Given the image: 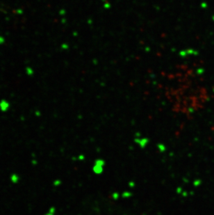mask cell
Returning <instances> with one entry per match:
<instances>
[{"mask_svg": "<svg viewBox=\"0 0 214 215\" xmlns=\"http://www.w3.org/2000/svg\"><path fill=\"white\" fill-rule=\"evenodd\" d=\"M135 142L137 143L138 145H139V146L142 148H144L147 144L149 143V140L147 138H138L136 137L135 139Z\"/></svg>", "mask_w": 214, "mask_h": 215, "instance_id": "cell-1", "label": "cell"}, {"mask_svg": "<svg viewBox=\"0 0 214 215\" xmlns=\"http://www.w3.org/2000/svg\"><path fill=\"white\" fill-rule=\"evenodd\" d=\"M104 167L103 166H100V165H97V164H94V166H93V172L95 173V174H101L104 170Z\"/></svg>", "mask_w": 214, "mask_h": 215, "instance_id": "cell-2", "label": "cell"}, {"mask_svg": "<svg viewBox=\"0 0 214 215\" xmlns=\"http://www.w3.org/2000/svg\"><path fill=\"white\" fill-rule=\"evenodd\" d=\"M0 109L2 111H6L9 109V104L6 102H1L0 104Z\"/></svg>", "mask_w": 214, "mask_h": 215, "instance_id": "cell-3", "label": "cell"}, {"mask_svg": "<svg viewBox=\"0 0 214 215\" xmlns=\"http://www.w3.org/2000/svg\"><path fill=\"white\" fill-rule=\"evenodd\" d=\"M19 180V178L18 175L16 174H13L11 176H10V180L13 183H17Z\"/></svg>", "mask_w": 214, "mask_h": 215, "instance_id": "cell-4", "label": "cell"}, {"mask_svg": "<svg viewBox=\"0 0 214 215\" xmlns=\"http://www.w3.org/2000/svg\"><path fill=\"white\" fill-rule=\"evenodd\" d=\"M157 147H158V150H159L160 152H163L166 151V148L165 145H163V143H159V144H158Z\"/></svg>", "mask_w": 214, "mask_h": 215, "instance_id": "cell-5", "label": "cell"}, {"mask_svg": "<svg viewBox=\"0 0 214 215\" xmlns=\"http://www.w3.org/2000/svg\"><path fill=\"white\" fill-rule=\"evenodd\" d=\"M131 196V193H130L129 191H125V192H124V193L122 194V197L126 198H129Z\"/></svg>", "mask_w": 214, "mask_h": 215, "instance_id": "cell-6", "label": "cell"}, {"mask_svg": "<svg viewBox=\"0 0 214 215\" xmlns=\"http://www.w3.org/2000/svg\"><path fill=\"white\" fill-rule=\"evenodd\" d=\"M54 213H55V208H54V207H51V208L49 209V212L45 215H54Z\"/></svg>", "mask_w": 214, "mask_h": 215, "instance_id": "cell-7", "label": "cell"}, {"mask_svg": "<svg viewBox=\"0 0 214 215\" xmlns=\"http://www.w3.org/2000/svg\"><path fill=\"white\" fill-rule=\"evenodd\" d=\"M61 182L60 181V180H56L54 181V186H56V187H58V185H61Z\"/></svg>", "mask_w": 214, "mask_h": 215, "instance_id": "cell-8", "label": "cell"}, {"mask_svg": "<svg viewBox=\"0 0 214 215\" xmlns=\"http://www.w3.org/2000/svg\"><path fill=\"white\" fill-rule=\"evenodd\" d=\"M113 199L117 200V199L119 198V194H118V193H114V194H113Z\"/></svg>", "mask_w": 214, "mask_h": 215, "instance_id": "cell-9", "label": "cell"}, {"mask_svg": "<svg viewBox=\"0 0 214 215\" xmlns=\"http://www.w3.org/2000/svg\"><path fill=\"white\" fill-rule=\"evenodd\" d=\"M84 159H85V157H84V155H80L78 157V160H79L82 161V160H84Z\"/></svg>", "mask_w": 214, "mask_h": 215, "instance_id": "cell-10", "label": "cell"}, {"mask_svg": "<svg viewBox=\"0 0 214 215\" xmlns=\"http://www.w3.org/2000/svg\"><path fill=\"white\" fill-rule=\"evenodd\" d=\"M181 191H182V189H181V188H180V187H178V188L177 189V194H181Z\"/></svg>", "mask_w": 214, "mask_h": 215, "instance_id": "cell-11", "label": "cell"}, {"mask_svg": "<svg viewBox=\"0 0 214 215\" xmlns=\"http://www.w3.org/2000/svg\"><path fill=\"white\" fill-rule=\"evenodd\" d=\"M129 186L132 187H134V186H135V184H134V182H129Z\"/></svg>", "mask_w": 214, "mask_h": 215, "instance_id": "cell-12", "label": "cell"}, {"mask_svg": "<svg viewBox=\"0 0 214 215\" xmlns=\"http://www.w3.org/2000/svg\"><path fill=\"white\" fill-rule=\"evenodd\" d=\"M183 196H186V193L184 192V193H183Z\"/></svg>", "mask_w": 214, "mask_h": 215, "instance_id": "cell-13", "label": "cell"}]
</instances>
